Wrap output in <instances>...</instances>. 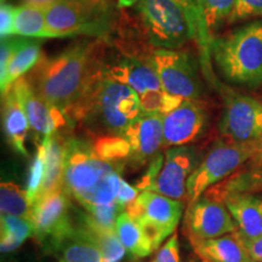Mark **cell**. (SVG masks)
<instances>
[{
    "label": "cell",
    "mask_w": 262,
    "mask_h": 262,
    "mask_svg": "<svg viewBox=\"0 0 262 262\" xmlns=\"http://www.w3.org/2000/svg\"><path fill=\"white\" fill-rule=\"evenodd\" d=\"M103 70L101 42L85 40L55 56H41L26 78L35 93L61 110L71 123Z\"/></svg>",
    "instance_id": "1"
},
{
    "label": "cell",
    "mask_w": 262,
    "mask_h": 262,
    "mask_svg": "<svg viewBox=\"0 0 262 262\" xmlns=\"http://www.w3.org/2000/svg\"><path fill=\"white\" fill-rule=\"evenodd\" d=\"M122 168L101 158L91 142L77 137L66 139L63 191L85 209L117 202Z\"/></svg>",
    "instance_id": "2"
},
{
    "label": "cell",
    "mask_w": 262,
    "mask_h": 262,
    "mask_svg": "<svg viewBox=\"0 0 262 262\" xmlns=\"http://www.w3.org/2000/svg\"><path fill=\"white\" fill-rule=\"evenodd\" d=\"M210 56L227 83L256 89L262 84V19L214 37Z\"/></svg>",
    "instance_id": "3"
},
{
    "label": "cell",
    "mask_w": 262,
    "mask_h": 262,
    "mask_svg": "<svg viewBox=\"0 0 262 262\" xmlns=\"http://www.w3.org/2000/svg\"><path fill=\"white\" fill-rule=\"evenodd\" d=\"M141 113V101L136 91L107 77L103 70L73 113L72 122L86 120L102 130L103 135H122Z\"/></svg>",
    "instance_id": "4"
},
{
    "label": "cell",
    "mask_w": 262,
    "mask_h": 262,
    "mask_svg": "<svg viewBox=\"0 0 262 262\" xmlns=\"http://www.w3.org/2000/svg\"><path fill=\"white\" fill-rule=\"evenodd\" d=\"M260 143H235L226 139L216 141L193 170L187 183V208L212 186L224 181L258 152Z\"/></svg>",
    "instance_id": "5"
},
{
    "label": "cell",
    "mask_w": 262,
    "mask_h": 262,
    "mask_svg": "<svg viewBox=\"0 0 262 262\" xmlns=\"http://www.w3.org/2000/svg\"><path fill=\"white\" fill-rule=\"evenodd\" d=\"M135 10L152 47L176 50L192 40L187 18L176 0H141Z\"/></svg>",
    "instance_id": "6"
},
{
    "label": "cell",
    "mask_w": 262,
    "mask_h": 262,
    "mask_svg": "<svg viewBox=\"0 0 262 262\" xmlns=\"http://www.w3.org/2000/svg\"><path fill=\"white\" fill-rule=\"evenodd\" d=\"M224 111L219 123L222 139L235 143L262 141V101L249 95L224 89Z\"/></svg>",
    "instance_id": "7"
},
{
    "label": "cell",
    "mask_w": 262,
    "mask_h": 262,
    "mask_svg": "<svg viewBox=\"0 0 262 262\" xmlns=\"http://www.w3.org/2000/svg\"><path fill=\"white\" fill-rule=\"evenodd\" d=\"M71 198L63 189L52 192L33 204L32 221L34 237L41 244L58 250L64 241L72 237L77 231L71 215Z\"/></svg>",
    "instance_id": "8"
},
{
    "label": "cell",
    "mask_w": 262,
    "mask_h": 262,
    "mask_svg": "<svg viewBox=\"0 0 262 262\" xmlns=\"http://www.w3.org/2000/svg\"><path fill=\"white\" fill-rule=\"evenodd\" d=\"M149 58L166 93L183 100L199 101L202 84L198 67L191 55L179 50L156 49Z\"/></svg>",
    "instance_id": "9"
},
{
    "label": "cell",
    "mask_w": 262,
    "mask_h": 262,
    "mask_svg": "<svg viewBox=\"0 0 262 262\" xmlns=\"http://www.w3.org/2000/svg\"><path fill=\"white\" fill-rule=\"evenodd\" d=\"M104 15L81 0H63L45 10L48 28L57 38L98 35L104 31Z\"/></svg>",
    "instance_id": "10"
},
{
    "label": "cell",
    "mask_w": 262,
    "mask_h": 262,
    "mask_svg": "<svg viewBox=\"0 0 262 262\" xmlns=\"http://www.w3.org/2000/svg\"><path fill=\"white\" fill-rule=\"evenodd\" d=\"M208 125V112L198 100H185L163 119V148L195 142Z\"/></svg>",
    "instance_id": "11"
},
{
    "label": "cell",
    "mask_w": 262,
    "mask_h": 262,
    "mask_svg": "<svg viewBox=\"0 0 262 262\" xmlns=\"http://www.w3.org/2000/svg\"><path fill=\"white\" fill-rule=\"evenodd\" d=\"M196 165V156L192 147L168 148L162 169L149 189L175 201L186 202L188 179Z\"/></svg>",
    "instance_id": "12"
},
{
    "label": "cell",
    "mask_w": 262,
    "mask_h": 262,
    "mask_svg": "<svg viewBox=\"0 0 262 262\" xmlns=\"http://www.w3.org/2000/svg\"><path fill=\"white\" fill-rule=\"evenodd\" d=\"M188 238L210 239L233 233L237 225L222 202L202 196L186 211Z\"/></svg>",
    "instance_id": "13"
},
{
    "label": "cell",
    "mask_w": 262,
    "mask_h": 262,
    "mask_svg": "<svg viewBox=\"0 0 262 262\" xmlns=\"http://www.w3.org/2000/svg\"><path fill=\"white\" fill-rule=\"evenodd\" d=\"M14 88L24 106L31 129L35 131L37 135L44 139L47 136L55 135L58 130L68 125L70 120L64 113L39 96L31 86L27 78L22 77L18 79L14 84Z\"/></svg>",
    "instance_id": "14"
},
{
    "label": "cell",
    "mask_w": 262,
    "mask_h": 262,
    "mask_svg": "<svg viewBox=\"0 0 262 262\" xmlns=\"http://www.w3.org/2000/svg\"><path fill=\"white\" fill-rule=\"evenodd\" d=\"M163 119L162 114L141 113L124 130L122 136L130 146V160L137 164L150 162L163 148Z\"/></svg>",
    "instance_id": "15"
},
{
    "label": "cell",
    "mask_w": 262,
    "mask_h": 262,
    "mask_svg": "<svg viewBox=\"0 0 262 262\" xmlns=\"http://www.w3.org/2000/svg\"><path fill=\"white\" fill-rule=\"evenodd\" d=\"M134 220H146L172 233L182 215V202L145 189L125 208Z\"/></svg>",
    "instance_id": "16"
},
{
    "label": "cell",
    "mask_w": 262,
    "mask_h": 262,
    "mask_svg": "<svg viewBox=\"0 0 262 262\" xmlns=\"http://www.w3.org/2000/svg\"><path fill=\"white\" fill-rule=\"evenodd\" d=\"M104 74L130 86L140 98L164 90L150 58L123 57L112 64L104 66Z\"/></svg>",
    "instance_id": "17"
},
{
    "label": "cell",
    "mask_w": 262,
    "mask_h": 262,
    "mask_svg": "<svg viewBox=\"0 0 262 262\" xmlns=\"http://www.w3.org/2000/svg\"><path fill=\"white\" fill-rule=\"evenodd\" d=\"M189 242L202 262H251L238 231L217 238H189Z\"/></svg>",
    "instance_id": "18"
},
{
    "label": "cell",
    "mask_w": 262,
    "mask_h": 262,
    "mask_svg": "<svg viewBox=\"0 0 262 262\" xmlns=\"http://www.w3.org/2000/svg\"><path fill=\"white\" fill-rule=\"evenodd\" d=\"M222 203L228 209L237 225L238 232L245 239L262 235V198L253 193H238L226 196Z\"/></svg>",
    "instance_id": "19"
},
{
    "label": "cell",
    "mask_w": 262,
    "mask_h": 262,
    "mask_svg": "<svg viewBox=\"0 0 262 262\" xmlns=\"http://www.w3.org/2000/svg\"><path fill=\"white\" fill-rule=\"evenodd\" d=\"M3 125L8 143L16 153L21 156H28L26 148L29 125L28 118L22 106L14 85L3 94Z\"/></svg>",
    "instance_id": "20"
},
{
    "label": "cell",
    "mask_w": 262,
    "mask_h": 262,
    "mask_svg": "<svg viewBox=\"0 0 262 262\" xmlns=\"http://www.w3.org/2000/svg\"><path fill=\"white\" fill-rule=\"evenodd\" d=\"M41 142L45 146V176L38 199L52 192L63 189L66 139L55 134L52 136L44 137Z\"/></svg>",
    "instance_id": "21"
},
{
    "label": "cell",
    "mask_w": 262,
    "mask_h": 262,
    "mask_svg": "<svg viewBox=\"0 0 262 262\" xmlns=\"http://www.w3.org/2000/svg\"><path fill=\"white\" fill-rule=\"evenodd\" d=\"M262 192V166L245 168L238 170L217 185L212 186L203 196L222 202L226 196L238 193H257Z\"/></svg>",
    "instance_id": "22"
},
{
    "label": "cell",
    "mask_w": 262,
    "mask_h": 262,
    "mask_svg": "<svg viewBox=\"0 0 262 262\" xmlns=\"http://www.w3.org/2000/svg\"><path fill=\"white\" fill-rule=\"evenodd\" d=\"M41 58L40 44L32 38H24L10 62L6 74L0 79L2 95L12 88L16 81L28 74Z\"/></svg>",
    "instance_id": "23"
},
{
    "label": "cell",
    "mask_w": 262,
    "mask_h": 262,
    "mask_svg": "<svg viewBox=\"0 0 262 262\" xmlns=\"http://www.w3.org/2000/svg\"><path fill=\"white\" fill-rule=\"evenodd\" d=\"M78 229L100 250L103 262H122L127 253L114 229L100 228L85 219L83 226Z\"/></svg>",
    "instance_id": "24"
},
{
    "label": "cell",
    "mask_w": 262,
    "mask_h": 262,
    "mask_svg": "<svg viewBox=\"0 0 262 262\" xmlns=\"http://www.w3.org/2000/svg\"><path fill=\"white\" fill-rule=\"evenodd\" d=\"M15 35L32 39H57L56 34L48 28L45 10L26 4L16 9Z\"/></svg>",
    "instance_id": "25"
},
{
    "label": "cell",
    "mask_w": 262,
    "mask_h": 262,
    "mask_svg": "<svg viewBox=\"0 0 262 262\" xmlns=\"http://www.w3.org/2000/svg\"><path fill=\"white\" fill-rule=\"evenodd\" d=\"M116 232L131 256L139 258L153 253V249L139 224L125 210L118 216Z\"/></svg>",
    "instance_id": "26"
},
{
    "label": "cell",
    "mask_w": 262,
    "mask_h": 262,
    "mask_svg": "<svg viewBox=\"0 0 262 262\" xmlns=\"http://www.w3.org/2000/svg\"><path fill=\"white\" fill-rule=\"evenodd\" d=\"M179 5L181 6L183 12H185L186 18H187L189 31H191V38L194 40L201 49L203 55V66L204 71L208 73L210 68L209 66V60H210V38L206 34L204 26H203L201 9H199L198 0H176Z\"/></svg>",
    "instance_id": "27"
},
{
    "label": "cell",
    "mask_w": 262,
    "mask_h": 262,
    "mask_svg": "<svg viewBox=\"0 0 262 262\" xmlns=\"http://www.w3.org/2000/svg\"><path fill=\"white\" fill-rule=\"evenodd\" d=\"M34 234L32 221L29 219L12 215H2V253L14 251L26 239Z\"/></svg>",
    "instance_id": "28"
},
{
    "label": "cell",
    "mask_w": 262,
    "mask_h": 262,
    "mask_svg": "<svg viewBox=\"0 0 262 262\" xmlns=\"http://www.w3.org/2000/svg\"><path fill=\"white\" fill-rule=\"evenodd\" d=\"M235 2L237 0H198L203 26L210 40L222 25H227Z\"/></svg>",
    "instance_id": "29"
},
{
    "label": "cell",
    "mask_w": 262,
    "mask_h": 262,
    "mask_svg": "<svg viewBox=\"0 0 262 262\" xmlns=\"http://www.w3.org/2000/svg\"><path fill=\"white\" fill-rule=\"evenodd\" d=\"M32 203L27 192L15 182H2L0 186V210L2 215L19 216L29 219L32 214Z\"/></svg>",
    "instance_id": "30"
},
{
    "label": "cell",
    "mask_w": 262,
    "mask_h": 262,
    "mask_svg": "<svg viewBox=\"0 0 262 262\" xmlns=\"http://www.w3.org/2000/svg\"><path fill=\"white\" fill-rule=\"evenodd\" d=\"M58 250L62 254L61 262H103L100 250L80 233L79 229L64 241Z\"/></svg>",
    "instance_id": "31"
},
{
    "label": "cell",
    "mask_w": 262,
    "mask_h": 262,
    "mask_svg": "<svg viewBox=\"0 0 262 262\" xmlns=\"http://www.w3.org/2000/svg\"><path fill=\"white\" fill-rule=\"evenodd\" d=\"M91 143L95 152L108 162L123 165L130 160V146L122 135H100Z\"/></svg>",
    "instance_id": "32"
},
{
    "label": "cell",
    "mask_w": 262,
    "mask_h": 262,
    "mask_svg": "<svg viewBox=\"0 0 262 262\" xmlns=\"http://www.w3.org/2000/svg\"><path fill=\"white\" fill-rule=\"evenodd\" d=\"M45 176V146L40 143L37 148L34 158L32 160L31 166L28 170L27 182H26V192L31 201L32 205L37 201L39 193L41 191L42 183Z\"/></svg>",
    "instance_id": "33"
},
{
    "label": "cell",
    "mask_w": 262,
    "mask_h": 262,
    "mask_svg": "<svg viewBox=\"0 0 262 262\" xmlns=\"http://www.w3.org/2000/svg\"><path fill=\"white\" fill-rule=\"evenodd\" d=\"M86 214L84 219L97 227L103 229H114L116 231L117 219L125 209L122 208L117 202L111 203V204L103 205H94L90 208L85 209Z\"/></svg>",
    "instance_id": "34"
},
{
    "label": "cell",
    "mask_w": 262,
    "mask_h": 262,
    "mask_svg": "<svg viewBox=\"0 0 262 262\" xmlns=\"http://www.w3.org/2000/svg\"><path fill=\"white\" fill-rule=\"evenodd\" d=\"M262 18V0H237L227 25Z\"/></svg>",
    "instance_id": "35"
},
{
    "label": "cell",
    "mask_w": 262,
    "mask_h": 262,
    "mask_svg": "<svg viewBox=\"0 0 262 262\" xmlns=\"http://www.w3.org/2000/svg\"><path fill=\"white\" fill-rule=\"evenodd\" d=\"M25 37L11 35V37L2 39V49H0V79L6 74L10 62L14 57L16 50Z\"/></svg>",
    "instance_id": "36"
},
{
    "label": "cell",
    "mask_w": 262,
    "mask_h": 262,
    "mask_svg": "<svg viewBox=\"0 0 262 262\" xmlns=\"http://www.w3.org/2000/svg\"><path fill=\"white\" fill-rule=\"evenodd\" d=\"M17 6L2 0L0 6V35L2 39L15 35V16Z\"/></svg>",
    "instance_id": "37"
},
{
    "label": "cell",
    "mask_w": 262,
    "mask_h": 262,
    "mask_svg": "<svg viewBox=\"0 0 262 262\" xmlns=\"http://www.w3.org/2000/svg\"><path fill=\"white\" fill-rule=\"evenodd\" d=\"M155 262H180L178 235L173 234L171 238L159 249Z\"/></svg>",
    "instance_id": "38"
},
{
    "label": "cell",
    "mask_w": 262,
    "mask_h": 262,
    "mask_svg": "<svg viewBox=\"0 0 262 262\" xmlns=\"http://www.w3.org/2000/svg\"><path fill=\"white\" fill-rule=\"evenodd\" d=\"M140 189L133 187V186L129 185L125 180L122 179V182H120V189L119 193H118L117 196V203L122 208L125 209L127 205H130L131 203L135 202V199L140 195Z\"/></svg>",
    "instance_id": "39"
},
{
    "label": "cell",
    "mask_w": 262,
    "mask_h": 262,
    "mask_svg": "<svg viewBox=\"0 0 262 262\" xmlns=\"http://www.w3.org/2000/svg\"><path fill=\"white\" fill-rule=\"evenodd\" d=\"M242 238L250 260L253 262H262V235L256 239H245L243 235Z\"/></svg>",
    "instance_id": "40"
},
{
    "label": "cell",
    "mask_w": 262,
    "mask_h": 262,
    "mask_svg": "<svg viewBox=\"0 0 262 262\" xmlns=\"http://www.w3.org/2000/svg\"><path fill=\"white\" fill-rule=\"evenodd\" d=\"M81 2H84L85 4L91 6V8L100 10V11L107 12L108 10H110L111 5L113 4L114 0H81ZM116 2H117V0H116Z\"/></svg>",
    "instance_id": "41"
},
{
    "label": "cell",
    "mask_w": 262,
    "mask_h": 262,
    "mask_svg": "<svg viewBox=\"0 0 262 262\" xmlns=\"http://www.w3.org/2000/svg\"><path fill=\"white\" fill-rule=\"evenodd\" d=\"M63 2V0H22V4L37 6V8L47 10L49 6L56 4V3Z\"/></svg>",
    "instance_id": "42"
},
{
    "label": "cell",
    "mask_w": 262,
    "mask_h": 262,
    "mask_svg": "<svg viewBox=\"0 0 262 262\" xmlns=\"http://www.w3.org/2000/svg\"><path fill=\"white\" fill-rule=\"evenodd\" d=\"M257 166H262V141L260 142L258 152L249 160V168H257Z\"/></svg>",
    "instance_id": "43"
},
{
    "label": "cell",
    "mask_w": 262,
    "mask_h": 262,
    "mask_svg": "<svg viewBox=\"0 0 262 262\" xmlns=\"http://www.w3.org/2000/svg\"><path fill=\"white\" fill-rule=\"evenodd\" d=\"M140 2L141 0H117V6L118 9H125L130 8V6H135Z\"/></svg>",
    "instance_id": "44"
},
{
    "label": "cell",
    "mask_w": 262,
    "mask_h": 262,
    "mask_svg": "<svg viewBox=\"0 0 262 262\" xmlns=\"http://www.w3.org/2000/svg\"><path fill=\"white\" fill-rule=\"evenodd\" d=\"M191 262H194V261H191Z\"/></svg>",
    "instance_id": "45"
},
{
    "label": "cell",
    "mask_w": 262,
    "mask_h": 262,
    "mask_svg": "<svg viewBox=\"0 0 262 262\" xmlns=\"http://www.w3.org/2000/svg\"><path fill=\"white\" fill-rule=\"evenodd\" d=\"M251 262H253V261H251Z\"/></svg>",
    "instance_id": "46"
}]
</instances>
